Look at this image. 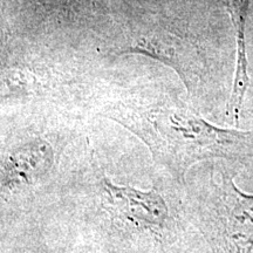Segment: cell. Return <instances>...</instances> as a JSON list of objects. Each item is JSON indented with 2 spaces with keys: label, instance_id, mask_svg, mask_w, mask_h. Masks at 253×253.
<instances>
[{
  "label": "cell",
  "instance_id": "obj_2",
  "mask_svg": "<svg viewBox=\"0 0 253 253\" xmlns=\"http://www.w3.org/2000/svg\"><path fill=\"white\" fill-rule=\"evenodd\" d=\"M196 214L212 253L252 252L253 195L240 191L229 173L211 177Z\"/></svg>",
  "mask_w": 253,
  "mask_h": 253
},
{
  "label": "cell",
  "instance_id": "obj_4",
  "mask_svg": "<svg viewBox=\"0 0 253 253\" xmlns=\"http://www.w3.org/2000/svg\"><path fill=\"white\" fill-rule=\"evenodd\" d=\"M54 163V153L43 141H34L8 154L0 166V194L13 196L46 178Z\"/></svg>",
  "mask_w": 253,
  "mask_h": 253
},
{
  "label": "cell",
  "instance_id": "obj_1",
  "mask_svg": "<svg viewBox=\"0 0 253 253\" xmlns=\"http://www.w3.org/2000/svg\"><path fill=\"white\" fill-rule=\"evenodd\" d=\"M107 116L138 136L155 162L179 182L202 161L253 155V132L218 128L178 102H120Z\"/></svg>",
  "mask_w": 253,
  "mask_h": 253
},
{
  "label": "cell",
  "instance_id": "obj_3",
  "mask_svg": "<svg viewBox=\"0 0 253 253\" xmlns=\"http://www.w3.org/2000/svg\"><path fill=\"white\" fill-rule=\"evenodd\" d=\"M107 203L120 219L136 229L157 230L167 224L169 209L156 189L138 190L120 185L107 177L101 179Z\"/></svg>",
  "mask_w": 253,
  "mask_h": 253
}]
</instances>
